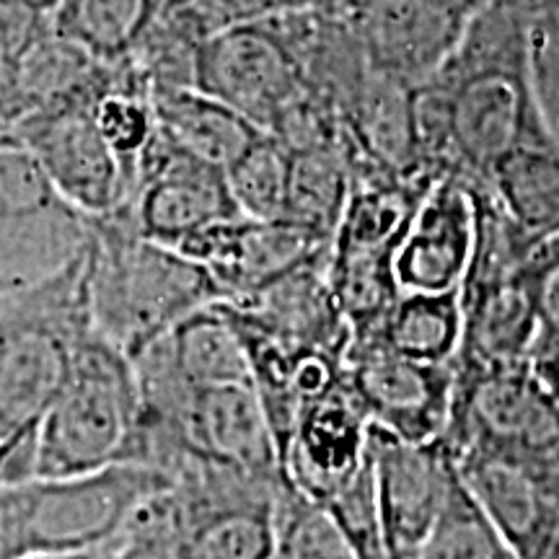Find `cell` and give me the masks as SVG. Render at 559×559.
<instances>
[{
  "mask_svg": "<svg viewBox=\"0 0 559 559\" xmlns=\"http://www.w3.org/2000/svg\"><path fill=\"white\" fill-rule=\"evenodd\" d=\"M221 296L207 272L181 251L140 236L128 207L91 218L88 319L128 358Z\"/></svg>",
  "mask_w": 559,
  "mask_h": 559,
  "instance_id": "7a4b0ae2",
  "label": "cell"
},
{
  "mask_svg": "<svg viewBox=\"0 0 559 559\" xmlns=\"http://www.w3.org/2000/svg\"><path fill=\"white\" fill-rule=\"evenodd\" d=\"M19 122L16 83H13V55L0 37V132H11Z\"/></svg>",
  "mask_w": 559,
  "mask_h": 559,
  "instance_id": "836d02e7",
  "label": "cell"
},
{
  "mask_svg": "<svg viewBox=\"0 0 559 559\" xmlns=\"http://www.w3.org/2000/svg\"><path fill=\"white\" fill-rule=\"evenodd\" d=\"M330 243L288 221L236 215L190 236L177 251L207 272L221 300L239 304Z\"/></svg>",
  "mask_w": 559,
  "mask_h": 559,
  "instance_id": "4fadbf2b",
  "label": "cell"
},
{
  "mask_svg": "<svg viewBox=\"0 0 559 559\" xmlns=\"http://www.w3.org/2000/svg\"><path fill=\"white\" fill-rule=\"evenodd\" d=\"M464 309L456 368H500L528 362L539 340L534 283L519 275L481 288H459Z\"/></svg>",
  "mask_w": 559,
  "mask_h": 559,
  "instance_id": "e0dca14e",
  "label": "cell"
},
{
  "mask_svg": "<svg viewBox=\"0 0 559 559\" xmlns=\"http://www.w3.org/2000/svg\"><path fill=\"white\" fill-rule=\"evenodd\" d=\"M515 559H559V506L551 510Z\"/></svg>",
  "mask_w": 559,
  "mask_h": 559,
  "instance_id": "e575fe53",
  "label": "cell"
},
{
  "mask_svg": "<svg viewBox=\"0 0 559 559\" xmlns=\"http://www.w3.org/2000/svg\"><path fill=\"white\" fill-rule=\"evenodd\" d=\"M477 234L474 187L453 174L438 177L404 230L394 257L404 293H449L464 283Z\"/></svg>",
  "mask_w": 559,
  "mask_h": 559,
  "instance_id": "9a60e30c",
  "label": "cell"
},
{
  "mask_svg": "<svg viewBox=\"0 0 559 559\" xmlns=\"http://www.w3.org/2000/svg\"><path fill=\"white\" fill-rule=\"evenodd\" d=\"M528 75L544 132L559 153V11L531 13Z\"/></svg>",
  "mask_w": 559,
  "mask_h": 559,
  "instance_id": "f546056e",
  "label": "cell"
},
{
  "mask_svg": "<svg viewBox=\"0 0 559 559\" xmlns=\"http://www.w3.org/2000/svg\"><path fill=\"white\" fill-rule=\"evenodd\" d=\"M62 0H0V37L9 50L55 26Z\"/></svg>",
  "mask_w": 559,
  "mask_h": 559,
  "instance_id": "4dcf8cb0",
  "label": "cell"
},
{
  "mask_svg": "<svg viewBox=\"0 0 559 559\" xmlns=\"http://www.w3.org/2000/svg\"><path fill=\"white\" fill-rule=\"evenodd\" d=\"M370 469L389 559H415L459 479L443 440L407 443L370 430Z\"/></svg>",
  "mask_w": 559,
  "mask_h": 559,
  "instance_id": "7c38bea8",
  "label": "cell"
},
{
  "mask_svg": "<svg viewBox=\"0 0 559 559\" xmlns=\"http://www.w3.org/2000/svg\"><path fill=\"white\" fill-rule=\"evenodd\" d=\"M102 551L107 559H192L185 508L171 485L140 500Z\"/></svg>",
  "mask_w": 559,
  "mask_h": 559,
  "instance_id": "d4e9b609",
  "label": "cell"
},
{
  "mask_svg": "<svg viewBox=\"0 0 559 559\" xmlns=\"http://www.w3.org/2000/svg\"><path fill=\"white\" fill-rule=\"evenodd\" d=\"M275 559H358L340 528L319 506L285 479L275 506Z\"/></svg>",
  "mask_w": 559,
  "mask_h": 559,
  "instance_id": "83f0119b",
  "label": "cell"
},
{
  "mask_svg": "<svg viewBox=\"0 0 559 559\" xmlns=\"http://www.w3.org/2000/svg\"><path fill=\"white\" fill-rule=\"evenodd\" d=\"M13 300V296H5V293H0V313L5 311V306H9Z\"/></svg>",
  "mask_w": 559,
  "mask_h": 559,
  "instance_id": "74e56055",
  "label": "cell"
},
{
  "mask_svg": "<svg viewBox=\"0 0 559 559\" xmlns=\"http://www.w3.org/2000/svg\"><path fill=\"white\" fill-rule=\"evenodd\" d=\"M86 251L0 313V485L34 477L41 419L66 386L81 337L94 330Z\"/></svg>",
  "mask_w": 559,
  "mask_h": 559,
  "instance_id": "6da1fadb",
  "label": "cell"
},
{
  "mask_svg": "<svg viewBox=\"0 0 559 559\" xmlns=\"http://www.w3.org/2000/svg\"><path fill=\"white\" fill-rule=\"evenodd\" d=\"M355 160H358V148L349 135L326 148L290 153V181L283 221L332 241L353 190Z\"/></svg>",
  "mask_w": 559,
  "mask_h": 559,
  "instance_id": "7402d4cb",
  "label": "cell"
},
{
  "mask_svg": "<svg viewBox=\"0 0 559 559\" xmlns=\"http://www.w3.org/2000/svg\"><path fill=\"white\" fill-rule=\"evenodd\" d=\"M464 337L461 293H404L400 290L376 330L349 342H373L402 358L453 366Z\"/></svg>",
  "mask_w": 559,
  "mask_h": 559,
  "instance_id": "ffe728a7",
  "label": "cell"
},
{
  "mask_svg": "<svg viewBox=\"0 0 559 559\" xmlns=\"http://www.w3.org/2000/svg\"><path fill=\"white\" fill-rule=\"evenodd\" d=\"M443 443L453 459L485 456L513 466L559 502V412L528 362L456 368Z\"/></svg>",
  "mask_w": 559,
  "mask_h": 559,
  "instance_id": "5b68a950",
  "label": "cell"
},
{
  "mask_svg": "<svg viewBox=\"0 0 559 559\" xmlns=\"http://www.w3.org/2000/svg\"><path fill=\"white\" fill-rule=\"evenodd\" d=\"M194 88L226 104L257 130L306 91L298 62L267 21L234 24L213 34L198 55Z\"/></svg>",
  "mask_w": 559,
  "mask_h": 559,
  "instance_id": "8fae6325",
  "label": "cell"
},
{
  "mask_svg": "<svg viewBox=\"0 0 559 559\" xmlns=\"http://www.w3.org/2000/svg\"><path fill=\"white\" fill-rule=\"evenodd\" d=\"M489 190L526 234H559V153L555 148L515 153L492 174Z\"/></svg>",
  "mask_w": 559,
  "mask_h": 559,
  "instance_id": "603a6c76",
  "label": "cell"
},
{
  "mask_svg": "<svg viewBox=\"0 0 559 559\" xmlns=\"http://www.w3.org/2000/svg\"><path fill=\"white\" fill-rule=\"evenodd\" d=\"M128 210L140 236L171 249L207 226L241 215L226 171L177 148L158 128L135 164Z\"/></svg>",
  "mask_w": 559,
  "mask_h": 559,
  "instance_id": "30bf717a",
  "label": "cell"
},
{
  "mask_svg": "<svg viewBox=\"0 0 559 559\" xmlns=\"http://www.w3.org/2000/svg\"><path fill=\"white\" fill-rule=\"evenodd\" d=\"M456 469L513 557L526 547L559 502L513 466L485 456H459Z\"/></svg>",
  "mask_w": 559,
  "mask_h": 559,
  "instance_id": "44dd1931",
  "label": "cell"
},
{
  "mask_svg": "<svg viewBox=\"0 0 559 559\" xmlns=\"http://www.w3.org/2000/svg\"><path fill=\"white\" fill-rule=\"evenodd\" d=\"M24 559H107L104 551H75V555H37V557H24Z\"/></svg>",
  "mask_w": 559,
  "mask_h": 559,
  "instance_id": "d590c367",
  "label": "cell"
},
{
  "mask_svg": "<svg viewBox=\"0 0 559 559\" xmlns=\"http://www.w3.org/2000/svg\"><path fill=\"white\" fill-rule=\"evenodd\" d=\"M345 381L376 430L407 443H436L449 430L456 368L389 353L373 342H349Z\"/></svg>",
  "mask_w": 559,
  "mask_h": 559,
  "instance_id": "9c48e42d",
  "label": "cell"
},
{
  "mask_svg": "<svg viewBox=\"0 0 559 559\" xmlns=\"http://www.w3.org/2000/svg\"><path fill=\"white\" fill-rule=\"evenodd\" d=\"M210 9L218 16L223 29L234 24H249V21H267L288 13L317 9L330 0H207Z\"/></svg>",
  "mask_w": 559,
  "mask_h": 559,
  "instance_id": "1f68e13d",
  "label": "cell"
},
{
  "mask_svg": "<svg viewBox=\"0 0 559 559\" xmlns=\"http://www.w3.org/2000/svg\"><path fill=\"white\" fill-rule=\"evenodd\" d=\"M526 3V9L534 13V11H559V0H523Z\"/></svg>",
  "mask_w": 559,
  "mask_h": 559,
  "instance_id": "8d00e7d4",
  "label": "cell"
},
{
  "mask_svg": "<svg viewBox=\"0 0 559 559\" xmlns=\"http://www.w3.org/2000/svg\"><path fill=\"white\" fill-rule=\"evenodd\" d=\"M319 508L330 515L345 542L353 547L358 559H389L383 547L379 506H376L373 469L370 461L353 479L334 489L330 498L319 502Z\"/></svg>",
  "mask_w": 559,
  "mask_h": 559,
  "instance_id": "f1b7e54d",
  "label": "cell"
},
{
  "mask_svg": "<svg viewBox=\"0 0 559 559\" xmlns=\"http://www.w3.org/2000/svg\"><path fill=\"white\" fill-rule=\"evenodd\" d=\"M495 0H342L368 66L423 86Z\"/></svg>",
  "mask_w": 559,
  "mask_h": 559,
  "instance_id": "52a82bcc",
  "label": "cell"
},
{
  "mask_svg": "<svg viewBox=\"0 0 559 559\" xmlns=\"http://www.w3.org/2000/svg\"><path fill=\"white\" fill-rule=\"evenodd\" d=\"M415 559H515L500 539L492 523L481 513L469 489L461 481L453 485L436 526L423 542Z\"/></svg>",
  "mask_w": 559,
  "mask_h": 559,
  "instance_id": "4316f807",
  "label": "cell"
},
{
  "mask_svg": "<svg viewBox=\"0 0 559 559\" xmlns=\"http://www.w3.org/2000/svg\"><path fill=\"white\" fill-rule=\"evenodd\" d=\"M330 249L332 243L272 280L254 296L228 306L283 345L345 355L349 330L332 293Z\"/></svg>",
  "mask_w": 559,
  "mask_h": 559,
  "instance_id": "2e32d148",
  "label": "cell"
},
{
  "mask_svg": "<svg viewBox=\"0 0 559 559\" xmlns=\"http://www.w3.org/2000/svg\"><path fill=\"white\" fill-rule=\"evenodd\" d=\"M160 487L169 479L135 464L0 485V559L99 551Z\"/></svg>",
  "mask_w": 559,
  "mask_h": 559,
  "instance_id": "277c9868",
  "label": "cell"
},
{
  "mask_svg": "<svg viewBox=\"0 0 559 559\" xmlns=\"http://www.w3.org/2000/svg\"><path fill=\"white\" fill-rule=\"evenodd\" d=\"M230 198L243 218L283 221L290 181V153L262 132L226 169Z\"/></svg>",
  "mask_w": 559,
  "mask_h": 559,
  "instance_id": "484cf974",
  "label": "cell"
},
{
  "mask_svg": "<svg viewBox=\"0 0 559 559\" xmlns=\"http://www.w3.org/2000/svg\"><path fill=\"white\" fill-rule=\"evenodd\" d=\"M158 0H62L55 29L102 60H120Z\"/></svg>",
  "mask_w": 559,
  "mask_h": 559,
  "instance_id": "cb8c5ba5",
  "label": "cell"
},
{
  "mask_svg": "<svg viewBox=\"0 0 559 559\" xmlns=\"http://www.w3.org/2000/svg\"><path fill=\"white\" fill-rule=\"evenodd\" d=\"M528 366L534 370L536 381L547 391V396L559 412V340H536L534 349H531Z\"/></svg>",
  "mask_w": 559,
  "mask_h": 559,
  "instance_id": "d6a6232c",
  "label": "cell"
},
{
  "mask_svg": "<svg viewBox=\"0 0 559 559\" xmlns=\"http://www.w3.org/2000/svg\"><path fill=\"white\" fill-rule=\"evenodd\" d=\"M143 349L187 389L249 383L247 353L218 300L192 311Z\"/></svg>",
  "mask_w": 559,
  "mask_h": 559,
  "instance_id": "ac0fdd59",
  "label": "cell"
},
{
  "mask_svg": "<svg viewBox=\"0 0 559 559\" xmlns=\"http://www.w3.org/2000/svg\"><path fill=\"white\" fill-rule=\"evenodd\" d=\"M91 218L70 207L13 132H0V293L19 296L79 260Z\"/></svg>",
  "mask_w": 559,
  "mask_h": 559,
  "instance_id": "8992f818",
  "label": "cell"
},
{
  "mask_svg": "<svg viewBox=\"0 0 559 559\" xmlns=\"http://www.w3.org/2000/svg\"><path fill=\"white\" fill-rule=\"evenodd\" d=\"M370 430L373 425L349 391L342 370L337 386L300 407L280 459L285 479L306 500L319 506L368 464Z\"/></svg>",
  "mask_w": 559,
  "mask_h": 559,
  "instance_id": "5bb4252c",
  "label": "cell"
},
{
  "mask_svg": "<svg viewBox=\"0 0 559 559\" xmlns=\"http://www.w3.org/2000/svg\"><path fill=\"white\" fill-rule=\"evenodd\" d=\"M55 192L86 218L128 207L132 179L94 120V104L34 111L11 130Z\"/></svg>",
  "mask_w": 559,
  "mask_h": 559,
  "instance_id": "ba28073f",
  "label": "cell"
},
{
  "mask_svg": "<svg viewBox=\"0 0 559 559\" xmlns=\"http://www.w3.org/2000/svg\"><path fill=\"white\" fill-rule=\"evenodd\" d=\"M140 415L132 360L102 334L86 332L66 386L39 425L34 477H75L130 464Z\"/></svg>",
  "mask_w": 559,
  "mask_h": 559,
  "instance_id": "3957f363",
  "label": "cell"
},
{
  "mask_svg": "<svg viewBox=\"0 0 559 559\" xmlns=\"http://www.w3.org/2000/svg\"><path fill=\"white\" fill-rule=\"evenodd\" d=\"M151 109L160 135L223 171L262 135L241 115L198 88H153Z\"/></svg>",
  "mask_w": 559,
  "mask_h": 559,
  "instance_id": "d6986e66",
  "label": "cell"
}]
</instances>
